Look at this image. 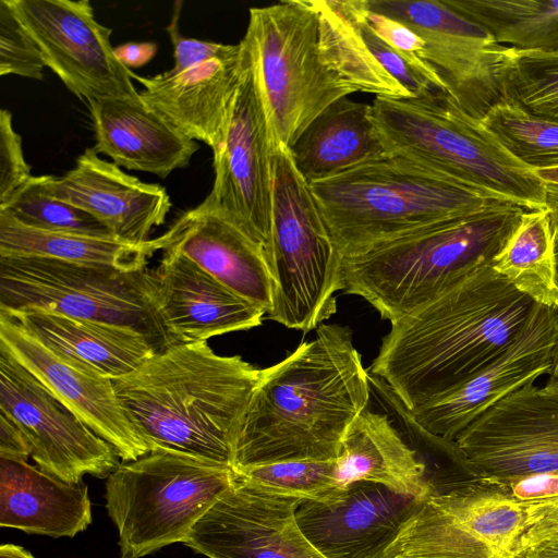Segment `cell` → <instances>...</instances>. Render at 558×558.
<instances>
[{
  "label": "cell",
  "instance_id": "1",
  "mask_svg": "<svg viewBox=\"0 0 558 558\" xmlns=\"http://www.w3.org/2000/svg\"><path fill=\"white\" fill-rule=\"evenodd\" d=\"M266 112L272 150L290 148L336 100L402 86L365 46L345 0H286L250 9L241 40Z\"/></svg>",
  "mask_w": 558,
  "mask_h": 558
},
{
  "label": "cell",
  "instance_id": "2",
  "mask_svg": "<svg viewBox=\"0 0 558 558\" xmlns=\"http://www.w3.org/2000/svg\"><path fill=\"white\" fill-rule=\"evenodd\" d=\"M537 305L490 266L480 267L391 323L369 374L413 411L495 361Z\"/></svg>",
  "mask_w": 558,
  "mask_h": 558
},
{
  "label": "cell",
  "instance_id": "3",
  "mask_svg": "<svg viewBox=\"0 0 558 558\" xmlns=\"http://www.w3.org/2000/svg\"><path fill=\"white\" fill-rule=\"evenodd\" d=\"M371 396L351 329L319 325L314 339L260 371L235 440L233 469L336 460Z\"/></svg>",
  "mask_w": 558,
  "mask_h": 558
},
{
  "label": "cell",
  "instance_id": "4",
  "mask_svg": "<svg viewBox=\"0 0 558 558\" xmlns=\"http://www.w3.org/2000/svg\"><path fill=\"white\" fill-rule=\"evenodd\" d=\"M260 371L202 341L157 352L113 385L151 451L170 449L233 468L235 440Z\"/></svg>",
  "mask_w": 558,
  "mask_h": 558
},
{
  "label": "cell",
  "instance_id": "5",
  "mask_svg": "<svg viewBox=\"0 0 558 558\" xmlns=\"http://www.w3.org/2000/svg\"><path fill=\"white\" fill-rule=\"evenodd\" d=\"M526 209L495 201L473 214L343 258V291L367 301L391 323L473 270L489 266Z\"/></svg>",
  "mask_w": 558,
  "mask_h": 558
},
{
  "label": "cell",
  "instance_id": "6",
  "mask_svg": "<svg viewBox=\"0 0 558 558\" xmlns=\"http://www.w3.org/2000/svg\"><path fill=\"white\" fill-rule=\"evenodd\" d=\"M310 186L343 258L501 201L386 153Z\"/></svg>",
  "mask_w": 558,
  "mask_h": 558
},
{
  "label": "cell",
  "instance_id": "7",
  "mask_svg": "<svg viewBox=\"0 0 558 558\" xmlns=\"http://www.w3.org/2000/svg\"><path fill=\"white\" fill-rule=\"evenodd\" d=\"M371 119L386 154L526 209L546 207L547 184L447 90L375 97Z\"/></svg>",
  "mask_w": 558,
  "mask_h": 558
},
{
  "label": "cell",
  "instance_id": "8",
  "mask_svg": "<svg viewBox=\"0 0 558 558\" xmlns=\"http://www.w3.org/2000/svg\"><path fill=\"white\" fill-rule=\"evenodd\" d=\"M233 480L231 466L170 449L120 463L105 492L120 558H143L183 543Z\"/></svg>",
  "mask_w": 558,
  "mask_h": 558
},
{
  "label": "cell",
  "instance_id": "9",
  "mask_svg": "<svg viewBox=\"0 0 558 558\" xmlns=\"http://www.w3.org/2000/svg\"><path fill=\"white\" fill-rule=\"evenodd\" d=\"M272 238L267 260L274 282L268 318L307 332L337 311L343 256L336 247L310 183L289 148L271 153Z\"/></svg>",
  "mask_w": 558,
  "mask_h": 558
},
{
  "label": "cell",
  "instance_id": "10",
  "mask_svg": "<svg viewBox=\"0 0 558 558\" xmlns=\"http://www.w3.org/2000/svg\"><path fill=\"white\" fill-rule=\"evenodd\" d=\"M0 311H45L133 328L156 352L175 345L157 302L154 269L123 271L32 256H0Z\"/></svg>",
  "mask_w": 558,
  "mask_h": 558
},
{
  "label": "cell",
  "instance_id": "11",
  "mask_svg": "<svg viewBox=\"0 0 558 558\" xmlns=\"http://www.w3.org/2000/svg\"><path fill=\"white\" fill-rule=\"evenodd\" d=\"M530 506L486 477L430 490L386 558H520Z\"/></svg>",
  "mask_w": 558,
  "mask_h": 558
},
{
  "label": "cell",
  "instance_id": "12",
  "mask_svg": "<svg viewBox=\"0 0 558 558\" xmlns=\"http://www.w3.org/2000/svg\"><path fill=\"white\" fill-rule=\"evenodd\" d=\"M376 13L411 28L424 41L422 60L471 117L482 120L501 101L498 72L507 47L477 23L438 0H365Z\"/></svg>",
  "mask_w": 558,
  "mask_h": 558
},
{
  "label": "cell",
  "instance_id": "13",
  "mask_svg": "<svg viewBox=\"0 0 558 558\" xmlns=\"http://www.w3.org/2000/svg\"><path fill=\"white\" fill-rule=\"evenodd\" d=\"M37 45L47 68L87 102L140 100L132 71L116 57L112 29L100 24L88 0H8Z\"/></svg>",
  "mask_w": 558,
  "mask_h": 558
},
{
  "label": "cell",
  "instance_id": "14",
  "mask_svg": "<svg viewBox=\"0 0 558 558\" xmlns=\"http://www.w3.org/2000/svg\"><path fill=\"white\" fill-rule=\"evenodd\" d=\"M243 49L242 78L222 141L213 151L215 179L205 201L263 245L267 256L272 238V146L266 112L244 45Z\"/></svg>",
  "mask_w": 558,
  "mask_h": 558
},
{
  "label": "cell",
  "instance_id": "15",
  "mask_svg": "<svg viewBox=\"0 0 558 558\" xmlns=\"http://www.w3.org/2000/svg\"><path fill=\"white\" fill-rule=\"evenodd\" d=\"M0 413L21 429L37 466L66 483H81L85 475L107 478L120 464L110 444L2 349Z\"/></svg>",
  "mask_w": 558,
  "mask_h": 558
},
{
  "label": "cell",
  "instance_id": "16",
  "mask_svg": "<svg viewBox=\"0 0 558 558\" xmlns=\"http://www.w3.org/2000/svg\"><path fill=\"white\" fill-rule=\"evenodd\" d=\"M456 442L482 477L558 474V399L525 384L484 411Z\"/></svg>",
  "mask_w": 558,
  "mask_h": 558
},
{
  "label": "cell",
  "instance_id": "17",
  "mask_svg": "<svg viewBox=\"0 0 558 558\" xmlns=\"http://www.w3.org/2000/svg\"><path fill=\"white\" fill-rule=\"evenodd\" d=\"M304 500L264 489L235 474L183 544L208 558H325L295 512Z\"/></svg>",
  "mask_w": 558,
  "mask_h": 558
},
{
  "label": "cell",
  "instance_id": "18",
  "mask_svg": "<svg viewBox=\"0 0 558 558\" xmlns=\"http://www.w3.org/2000/svg\"><path fill=\"white\" fill-rule=\"evenodd\" d=\"M0 349L32 374L81 422L112 446L122 461L151 448L120 402L113 380L78 368L38 341L13 316L0 311Z\"/></svg>",
  "mask_w": 558,
  "mask_h": 558
},
{
  "label": "cell",
  "instance_id": "19",
  "mask_svg": "<svg viewBox=\"0 0 558 558\" xmlns=\"http://www.w3.org/2000/svg\"><path fill=\"white\" fill-rule=\"evenodd\" d=\"M558 342V311L537 305L520 337L495 361L450 391L410 411L425 432L456 440L508 393L549 374Z\"/></svg>",
  "mask_w": 558,
  "mask_h": 558
},
{
  "label": "cell",
  "instance_id": "20",
  "mask_svg": "<svg viewBox=\"0 0 558 558\" xmlns=\"http://www.w3.org/2000/svg\"><path fill=\"white\" fill-rule=\"evenodd\" d=\"M425 497L359 481L345 486L336 502L303 501L295 518L306 539L325 558H386Z\"/></svg>",
  "mask_w": 558,
  "mask_h": 558
},
{
  "label": "cell",
  "instance_id": "21",
  "mask_svg": "<svg viewBox=\"0 0 558 558\" xmlns=\"http://www.w3.org/2000/svg\"><path fill=\"white\" fill-rule=\"evenodd\" d=\"M160 250L181 254L266 315L274 282L266 251L205 199L158 238Z\"/></svg>",
  "mask_w": 558,
  "mask_h": 558
},
{
  "label": "cell",
  "instance_id": "22",
  "mask_svg": "<svg viewBox=\"0 0 558 558\" xmlns=\"http://www.w3.org/2000/svg\"><path fill=\"white\" fill-rule=\"evenodd\" d=\"M154 274L160 317L174 344L248 330L266 315L181 254L163 252Z\"/></svg>",
  "mask_w": 558,
  "mask_h": 558
},
{
  "label": "cell",
  "instance_id": "23",
  "mask_svg": "<svg viewBox=\"0 0 558 558\" xmlns=\"http://www.w3.org/2000/svg\"><path fill=\"white\" fill-rule=\"evenodd\" d=\"M51 190L56 197L97 218L113 236L136 244L150 240L171 207L162 186L125 173L98 157L94 147L86 148L64 175L53 177Z\"/></svg>",
  "mask_w": 558,
  "mask_h": 558
},
{
  "label": "cell",
  "instance_id": "24",
  "mask_svg": "<svg viewBox=\"0 0 558 558\" xmlns=\"http://www.w3.org/2000/svg\"><path fill=\"white\" fill-rule=\"evenodd\" d=\"M241 43V41H240ZM227 58L214 59L179 73L166 71L132 80L143 86L142 100L180 133L198 140L213 151L222 141L232 102L244 69V49Z\"/></svg>",
  "mask_w": 558,
  "mask_h": 558
},
{
  "label": "cell",
  "instance_id": "25",
  "mask_svg": "<svg viewBox=\"0 0 558 558\" xmlns=\"http://www.w3.org/2000/svg\"><path fill=\"white\" fill-rule=\"evenodd\" d=\"M97 154L110 157L120 168L167 178L185 168L198 144L173 128L140 100L96 99L87 102Z\"/></svg>",
  "mask_w": 558,
  "mask_h": 558
},
{
  "label": "cell",
  "instance_id": "26",
  "mask_svg": "<svg viewBox=\"0 0 558 558\" xmlns=\"http://www.w3.org/2000/svg\"><path fill=\"white\" fill-rule=\"evenodd\" d=\"M84 482L66 483L27 459L0 456V525L28 534L73 537L92 523Z\"/></svg>",
  "mask_w": 558,
  "mask_h": 558
},
{
  "label": "cell",
  "instance_id": "27",
  "mask_svg": "<svg viewBox=\"0 0 558 558\" xmlns=\"http://www.w3.org/2000/svg\"><path fill=\"white\" fill-rule=\"evenodd\" d=\"M5 313L58 356L111 380L130 374L157 353L143 333L130 327L45 311Z\"/></svg>",
  "mask_w": 558,
  "mask_h": 558
},
{
  "label": "cell",
  "instance_id": "28",
  "mask_svg": "<svg viewBox=\"0 0 558 558\" xmlns=\"http://www.w3.org/2000/svg\"><path fill=\"white\" fill-rule=\"evenodd\" d=\"M342 487L366 481L398 493L425 497L432 487L427 465L387 413L366 407L351 423L336 459Z\"/></svg>",
  "mask_w": 558,
  "mask_h": 558
},
{
  "label": "cell",
  "instance_id": "29",
  "mask_svg": "<svg viewBox=\"0 0 558 558\" xmlns=\"http://www.w3.org/2000/svg\"><path fill=\"white\" fill-rule=\"evenodd\" d=\"M303 178L313 183L385 154L371 105L342 97L316 117L289 148Z\"/></svg>",
  "mask_w": 558,
  "mask_h": 558
},
{
  "label": "cell",
  "instance_id": "30",
  "mask_svg": "<svg viewBox=\"0 0 558 558\" xmlns=\"http://www.w3.org/2000/svg\"><path fill=\"white\" fill-rule=\"evenodd\" d=\"M160 250L157 238L141 244L114 236L50 232L26 227L0 209V256H32L106 266L123 271L146 269Z\"/></svg>",
  "mask_w": 558,
  "mask_h": 558
},
{
  "label": "cell",
  "instance_id": "31",
  "mask_svg": "<svg viewBox=\"0 0 558 558\" xmlns=\"http://www.w3.org/2000/svg\"><path fill=\"white\" fill-rule=\"evenodd\" d=\"M489 266L536 304L558 311V266L547 207L523 214Z\"/></svg>",
  "mask_w": 558,
  "mask_h": 558
},
{
  "label": "cell",
  "instance_id": "32",
  "mask_svg": "<svg viewBox=\"0 0 558 558\" xmlns=\"http://www.w3.org/2000/svg\"><path fill=\"white\" fill-rule=\"evenodd\" d=\"M517 50L558 49V0H444Z\"/></svg>",
  "mask_w": 558,
  "mask_h": 558
},
{
  "label": "cell",
  "instance_id": "33",
  "mask_svg": "<svg viewBox=\"0 0 558 558\" xmlns=\"http://www.w3.org/2000/svg\"><path fill=\"white\" fill-rule=\"evenodd\" d=\"M501 101L558 123V49L507 47L498 72Z\"/></svg>",
  "mask_w": 558,
  "mask_h": 558
},
{
  "label": "cell",
  "instance_id": "34",
  "mask_svg": "<svg viewBox=\"0 0 558 558\" xmlns=\"http://www.w3.org/2000/svg\"><path fill=\"white\" fill-rule=\"evenodd\" d=\"M52 175H32L2 205L20 223L38 230L90 236H113L109 229L87 211L56 197ZM116 238V236H114Z\"/></svg>",
  "mask_w": 558,
  "mask_h": 558
},
{
  "label": "cell",
  "instance_id": "35",
  "mask_svg": "<svg viewBox=\"0 0 558 558\" xmlns=\"http://www.w3.org/2000/svg\"><path fill=\"white\" fill-rule=\"evenodd\" d=\"M497 141L534 171L558 167V123L504 101L481 120Z\"/></svg>",
  "mask_w": 558,
  "mask_h": 558
},
{
  "label": "cell",
  "instance_id": "36",
  "mask_svg": "<svg viewBox=\"0 0 558 558\" xmlns=\"http://www.w3.org/2000/svg\"><path fill=\"white\" fill-rule=\"evenodd\" d=\"M240 477L274 493L332 504L345 487L338 481L336 460H298L233 469Z\"/></svg>",
  "mask_w": 558,
  "mask_h": 558
},
{
  "label": "cell",
  "instance_id": "37",
  "mask_svg": "<svg viewBox=\"0 0 558 558\" xmlns=\"http://www.w3.org/2000/svg\"><path fill=\"white\" fill-rule=\"evenodd\" d=\"M349 7L360 35L369 52L412 97L439 89L447 90L441 82L432 78L411 65L400 53L374 33L364 19L363 0H349Z\"/></svg>",
  "mask_w": 558,
  "mask_h": 558
},
{
  "label": "cell",
  "instance_id": "38",
  "mask_svg": "<svg viewBox=\"0 0 558 558\" xmlns=\"http://www.w3.org/2000/svg\"><path fill=\"white\" fill-rule=\"evenodd\" d=\"M46 64L8 0L0 1V75L43 80Z\"/></svg>",
  "mask_w": 558,
  "mask_h": 558
},
{
  "label": "cell",
  "instance_id": "39",
  "mask_svg": "<svg viewBox=\"0 0 558 558\" xmlns=\"http://www.w3.org/2000/svg\"><path fill=\"white\" fill-rule=\"evenodd\" d=\"M31 167L26 162L22 138L14 130L12 114L0 111V205L4 204L31 179Z\"/></svg>",
  "mask_w": 558,
  "mask_h": 558
},
{
  "label": "cell",
  "instance_id": "40",
  "mask_svg": "<svg viewBox=\"0 0 558 558\" xmlns=\"http://www.w3.org/2000/svg\"><path fill=\"white\" fill-rule=\"evenodd\" d=\"M363 15L374 33L400 53L411 65L441 82L436 73L422 60L424 41L417 34L392 17L371 11L366 7L365 0H363Z\"/></svg>",
  "mask_w": 558,
  "mask_h": 558
},
{
  "label": "cell",
  "instance_id": "41",
  "mask_svg": "<svg viewBox=\"0 0 558 558\" xmlns=\"http://www.w3.org/2000/svg\"><path fill=\"white\" fill-rule=\"evenodd\" d=\"M180 10V7L174 9L171 22L166 28L173 47L174 58L173 66L168 70L170 73H179L214 59L231 57L241 50V43L225 45L184 37L178 25Z\"/></svg>",
  "mask_w": 558,
  "mask_h": 558
},
{
  "label": "cell",
  "instance_id": "42",
  "mask_svg": "<svg viewBox=\"0 0 558 558\" xmlns=\"http://www.w3.org/2000/svg\"><path fill=\"white\" fill-rule=\"evenodd\" d=\"M531 527L519 542V556L544 538L558 532V497L531 501Z\"/></svg>",
  "mask_w": 558,
  "mask_h": 558
},
{
  "label": "cell",
  "instance_id": "43",
  "mask_svg": "<svg viewBox=\"0 0 558 558\" xmlns=\"http://www.w3.org/2000/svg\"><path fill=\"white\" fill-rule=\"evenodd\" d=\"M495 482L520 501H537L558 497V474L555 473L531 474Z\"/></svg>",
  "mask_w": 558,
  "mask_h": 558
},
{
  "label": "cell",
  "instance_id": "44",
  "mask_svg": "<svg viewBox=\"0 0 558 558\" xmlns=\"http://www.w3.org/2000/svg\"><path fill=\"white\" fill-rule=\"evenodd\" d=\"M0 456L17 459L31 457L23 433L2 413H0Z\"/></svg>",
  "mask_w": 558,
  "mask_h": 558
},
{
  "label": "cell",
  "instance_id": "45",
  "mask_svg": "<svg viewBox=\"0 0 558 558\" xmlns=\"http://www.w3.org/2000/svg\"><path fill=\"white\" fill-rule=\"evenodd\" d=\"M157 51L158 46L153 41H131L114 47L116 57L129 70L147 64Z\"/></svg>",
  "mask_w": 558,
  "mask_h": 558
},
{
  "label": "cell",
  "instance_id": "46",
  "mask_svg": "<svg viewBox=\"0 0 558 558\" xmlns=\"http://www.w3.org/2000/svg\"><path fill=\"white\" fill-rule=\"evenodd\" d=\"M546 207L549 211L551 229L555 238L556 257L558 266V185L547 184ZM549 381H558V342L554 352Z\"/></svg>",
  "mask_w": 558,
  "mask_h": 558
},
{
  "label": "cell",
  "instance_id": "47",
  "mask_svg": "<svg viewBox=\"0 0 558 558\" xmlns=\"http://www.w3.org/2000/svg\"><path fill=\"white\" fill-rule=\"evenodd\" d=\"M522 558H558V532L529 548Z\"/></svg>",
  "mask_w": 558,
  "mask_h": 558
},
{
  "label": "cell",
  "instance_id": "48",
  "mask_svg": "<svg viewBox=\"0 0 558 558\" xmlns=\"http://www.w3.org/2000/svg\"><path fill=\"white\" fill-rule=\"evenodd\" d=\"M0 558H35L29 551L14 544L0 546Z\"/></svg>",
  "mask_w": 558,
  "mask_h": 558
},
{
  "label": "cell",
  "instance_id": "49",
  "mask_svg": "<svg viewBox=\"0 0 558 558\" xmlns=\"http://www.w3.org/2000/svg\"><path fill=\"white\" fill-rule=\"evenodd\" d=\"M535 173L546 184L558 185V167L536 170Z\"/></svg>",
  "mask_w": 558,
  "mask_h": 558
},
{
  "label": "cell",
  "instance_id": "50",
  "mask_svg": "<svg viewBox=\"0 0 558 558\" xmlns=\"http://www.w3.org/2000/svg\"><path fill=\"white\" fill-rule=\"evenodd\" d=\"M542 389L550 395L551 397L558 399V381H549L547 380L546 384L542 387Z\"/></svg>",
  "mask_w": 558,
  "mask_h": 558
}]
</instances>
